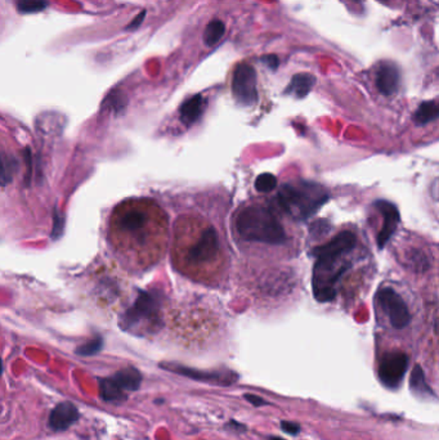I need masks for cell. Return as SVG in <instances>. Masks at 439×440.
<instances>
[{"mask_svg":"<svg viewBox=\"0 0 439 440\" xmlns=\"http://www.w3.org/2000/svg\"><path fill=\"white\" fill-rule=\"evenodd\" d=\"M158 210L149 201H129L122 203L113 215L115 246L138 265L154 264L161 255L167 224Z\"/></svg>","mask_w":439,"mask_h":440,"instance_id":"6da1fadb","label":"cell"},{"mask_svg":"<svg viewBox=\"0 0 439 440\" xmlns=\"http://www.w3.org/2000/svg\"><path fill=\"white\" fill-rule=\"evenodd\" d=\"M176 265L183 273L202 277L223 262V245L215 228L199 220H185L176 229Z\"/></svg>","mask_w":439,"mask_h":440,"instance_id":"7a4b0ae2","label":"cell"},{"mask_svg":"<svg viewBox=\"0 0 439 440\" xmlns=\"http://www.w3.org/2000/svg\"><path fill=\"white\" fill-rule=\"evenodd\" d=\"M233 229L238 241L246 244L280 246L288 241L286 232L274 212L259 203L241 208L235 215Z\"/></svg>","mask_w":439,"mask_h":440,"instance_id":"3957f363","label":"cell"},{"mask_svg":"<svg viewBox=\"0 0 439 440\" xmlns=\"http://www.w3.org/2000/svg\"><path fill=\"white\" fill-rule=\"evenodd\" d=\"M329 194L324 187L298 180L281 185L277 194V203L292 219L306 220L325 205Z\"/></svg>","mask_w":439,"mask_h":440,"instance_id":"277c9868","label":"cell"},{"mask_svg":"<svg viewBox=\"0 0 439 440\" xmlns=\"http://www.w3.org/2000/svg\"><path fill=\"white\" fill-rule=\"evenodd\" d=\"M161 305L158 294L141 291L132 305L124 312L120 326L133 334L156 332L163 326Z\"/></svg>","mask_w":439,"mask_h":440,"instance_id":"5b68a950","label":"cell"},{"mask_svg":"<svg viewBox=\"0 0 439 440\" xmlns=\"http://www.w3.org/2000/svg\"><path fill=\"white\" fill-rule=\"evenodd\" d=\"M356 246V236L349 230H342L338 233L330 242L316 247L313 250V255L316 257V271H330L338 269V260L349 253Z\"/></svg>","mask_w":439,"mask_h":440,"instance_id":"8992f818","label":"cell"},{"mask_svg":"<svg viewBox=\"0 0 439 440\" xmlns=\"http://www.w3.org/2000/svg\"><path fill=\"white\" fill-rule=\"evenodd\" d=\"M232 94L240 106L251 107L258 102L256 72L249 63H240L233 71Z\"/></svg>","mask_w":439,"mask_h":440,"instance_id":"52a82bcc","label":"cell"},{"mask_svg":"<svg viewBox=\"0 0 439 440\" xmlns=\"http://www.w3.org/2000/svg\"><path fill=\"white\" fill-rule=\"evenodd\" d=\"M380 307L387 313L390 325L397 330H404L411 322V314L402 296L392 287H384L378 292Z\"/></svg>","mask_w":439,"mask_h":440,"instance_id":"ba28073f","label":"cell"},{"mask_svg":"<svg viewBox=\"0 0 439 440\" xmlns=\"http://www.w3.org/2000/svg\"><path fill=\"white\" fill-rule=\"evenodd\" d=\"M408 366V358L402 352L387 353L379 364V379L384 387H399Z\"/></svg>","mask_w":439,"mask_h":440,"instance_id":"9c48e42d","label":"cell"},{"mask_svg":"<svg viewBox=\"0 0 439 440\" xmlns=\"http://www.w3.org/2000/svg\"><path fill=\"white\" fill-rule=\"evenodd\" d=\"M375 206L383 215V227L380 229L376 238L379 247L383 248L397 230V227L399 224V212L395 208V205L386 200H379L375 203Z\"/></svg>","mask_w":439,"mask_h":440,"instance_id":"30bf717a","label":"cell"},{"mask_svg":"<svg viewBox=\"0 0 439 440\" xmlns=\"http://www.w3.org/2000/svg\"><path fill=\"white\" fill-rule=\"evenodd\" d=\"M164 369L172 372H176L182 376H187L190 379L196 381H205V382H213V384H220V385H231L238 381V376L235 373H222V372H202V371L188 369L185 366L179 364H164Z\"/></svg>","mask_w":439,"mask_h":440,"instance_id":"8fae6325","label":"cell"},{"mask_svg":"<svg viewBox=\"0 0 439 440\" xmlns=\"http://www.w3.org/2000/svg\"><path fill=\"white\" fill-rule=\"evenodd\" d=\"M399 71L393 62L384 61L379 65L375 83L383 96L390 97L395 94L399 88Z\"/></svg>","mask_w":439,"mask_h":440,"instance_id":"7c38bea8","label":"cell"},{"mask_svg":"<svg viewBox=\"0 0 439 440\" xmlns=\"http://www.w3.org/2000/svg\"><path fill=\"white\" fill-rule=\"evenodd\" d=\"M79 420V411L76 405L70 402H62L56 405L49 414L48 425L53 432H65Z\"/></svg>","mask_w":439,"mask_h":440,"instance_id":"4fadbf2b","label":"cell"},{"mask_svg":"<svg viewBox=\"0 0 439 440\" xmlns=\"http://www.w3.org/2000/svg\"><path fill=\"white\" fill-rule=\"evenodd\" d=\"M204 107H205V101L201 96H194L187 99L179 108V116L182 123L187 126H191L192 124L196 123L204 112Z\"/></svg>","mask_w":439,"mask_h":440,"instance_id":"5bb4252c","label":"cell"},{"mask_svg":"<svg viewBox=\"0 0 439 440\" xmlns=\"http://www.w3.org/2000/svg\"><path fill=\"white\" fill-rule=\"evenodd\" d=\"M111 378L120 387V389H123L125 393L135 391L141 387V372L134 367H126L123 370L117 371Z\"/></svg>","mask_w":439,"mask_h":440,"instance_id":"9a60e30c","label":"cell"},{"mask_svg":"<svg viewBox=\"0 0 439 440\" xmlns=\"http://www.w3.org/2000/svg\"><path fill=\"white\" fill-rule=\"evenodd\" d=\"M99 396L106 403H115V405L123 403L128 398V394L124 391L123 389H120L111 376L99 380Z\"/></svg>","mask_w":439,"mask_h":440,"instance_id":"2e32d148","label":"cell"},{"mask_svg":"<svg viewBox=\"0 0 439 440\" xmlns=\"http://www.w3.org/2000/svg\"><path fill=\"white\" fill-rule=\"evenodd\" d=\"M316 78L310 74H297L292 76L290 84L285 90L286 94H290L297 98H304L308 96V93L315 87Z\"/></svg>","mask_w":439,"mask_h":440,"instance_id":"e0dca14e","label":"cell"},{"mask_svg":"<svg viewBox=\"0 0 439 440\" xmlns=\"http://www.w3.org/2000/svg\"><path fill=\"white\" fill-rule=\"evenodd\" d=\"M410 387L413 390V394L419 398H429L434 396V393L431 390V387L426 384L424 371L419 364H416L413 367L411 378H410Z\"/></svg>","mask_w":439,"mask_h":440,"instance_id":"ac0fdd59","label":"cell"},{"mask_svg":"<svg viewBox=\"0 0 439 440\" xmlns=\"http://www.w3.org/2000/svg\"><path fill=\"white\" fill-rule=\"evenodd\" d=\"M439 117V103L434 101L429 102H424L419 108L416 110V112L413 114V121L417 125H425V124L431 123L436 119Z\"/></svg>","mask_w":439,"mask_h":440,"instance_id":"d6986e66","label":"cell"},{"mask_svg":"<svg viewBox=\"0 0 439 440\" xmlns=\"http://www.w3.org/2000/svg\"><path fill=\"white\" fill-rule=\"evenodd\" d=\"M226 33V25L220 21V19H213L211 22L208 24V26L205 28L204 33V42L208 46H214L218 44L220 39L223 37Z\"/></svg>","mask_w":439,"mask_h":440,"instance_id":"ffe728a7","label":"cell"},{"mask_svg":"<svg viewBox=\"0 0 439 440\" xmlns=\"http://www.w3.org/2000/svg\"><path fill=\"white\" fill-rule=\"evenodd\" d=\"M16 7L19 13L30 15L43 12L48 7L47 0H16Z\"/></svg>","mask_w":439,"mask_h":440,"instance_id":"44dd1931","label":"cell"},{"mask_svg":"<svg viewBox=\"0 0 439 440\" xmlns=\"http://www.w3.org/2000/svg\"><path fill=\"white\" fill-rule=\"evenodd\" d=\"M276 187H277V179L270 173L260 174L255 180V188L259 192H271Z\"/></svg>","mask_w":439,"mask_h":440,"instance_id":"7402d4cb","label":"cell"},{"mask_svg":"<svg viewBox=\"0 0 439 440\" xmlns=\"http://www.w3.org/2000/svg\"><path fill=\"white\" fill-rule=\"evenodd\" d=\"M102 345H103V340L101 337L92 339V340H89L88 343L80 345L79 348L76 349V354L83 355V357L94 355V354H97L102 349Z\"/></svg>","mask_w":439,"mask_h":440,"instance_id":"603a6c76","label":"cell"},{"mask_svg":"<svg viewBox=\"0 0 439 440\" xmlns=\"http://www.w3.org/2000/svg\"><path fill=\"white\" fill-rule=\"evenodd\" d=\"M410 262H411V264L415 266V269H417V271H420V269H426V266H428V260H426V257L425 255L420 253V251H415L413 253V256L410 259Z\"/></svg>","mask_w":439,"mask_h":440,"instance_id":"cb8c5ba5","label":"cell"},{"mask_svg":"<svg viewBox=\"0 0 439 440\" xmlns=\"http://www.w3.org/2000/svg\"><path fill=\"white\" fill-rule=\"evenodd\" d=\"M281 428L283 432L291 434V435H295L300 432V426L298 423H289V421H282Z\"/></svg>","mask_w":439,"mask_h":440,"instance_id":"d4e9b609","label":"cell"},{"mask_svg":"<svg viewBox=\"0 0 439 440\" xmlns=\"http://www.w3.org/2000/svg\"><path fill=\"white\" fill-rule=\"evenodd\" d=\"M245 399L249 403H251V405H255V407H262V405H268V403L264 400L263 398L254 396V394H245Z\"/></svg>","mask_w":439,"mask_h":440,"instance_id":"484cf974","label":"cell"},{"mask_svg":"<svg viewBox=\"0 0 439 440\" xmlns=\"http://www.w3.org/2000/svg\"><path fill=\"white\" fill-rule=\"evenodd\" d=\"M263 62L270 69H272V70H276L277 66H279V58H277L276 56H273V54L263 57Z\"/></svg>","mask_w":439,"mask_h":440,"instance_id":"4316f807","label":"cell"},{"mask_svg":"<svg viewBox=\"0 0 439 440\" xmlns=\"http://www.w3.org/2000/svg\"><path fill=\"white\" fill-rule=\"evenodd\" d=\"M146 17V10H143L140 13V16L138 17H135V19L133 21L132 24L128 26L129 30H133V28H137V27L140 26L142 24V21H143V18Z\"/></svg>","mask_w":439,"mask_h":440,"instance_id":"83f0119b","label":"cell"},{"mask_svg":"<svg viewBox=\"0 0 439 440\" xmlns=\"http://www.w3.org/2000/svg\"><path fill=\"white\" fill-rule=\"evenodd\" d=\"M270 440H285V439H282V438H279V437H273V438H271V439Z\"/></svg>","mask_w":439,"mask_h":440,"instance_id":"f1b7e54d","label":"cell"}]
</instances>
